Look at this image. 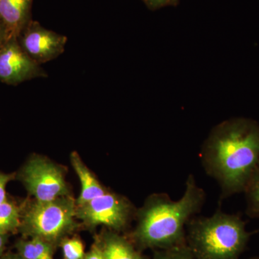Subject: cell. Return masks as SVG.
Returning <instances> with one entry per match:
<instances>
[{"label": "cell", "mask_w": 259, "mask_h": 259, "mask_svg": "<svg viewBox=\"0 0 259 259\" xmlns=\"http://www.w3.org/2000/svg\"><path fill=\"white\" fill-rule=\"evenodd\" d=\"M249 237L241 218L220 209L209 217L194 216L186 227V243L195 259H239Z\"/></svg>", "instance_id": "obj_3"}, {"label": "cell", "mask_w": 259, "mask_h": 259, "mask_svg": "<svg viewBox=\"0 0 259 259\" xmlns=\"http://www.w3.org/2000/svg\"><path fill=\"white\" fill-rule=\"evenodd\" d=\"M7 41H8V37H7L6 32L2 24L0 23V49Z\"/></svg>", "instance_id": "obj_21"}, {"label": "cell", "mask_w": 259, "mask_h": 259, "mask_svg": "<svg viewBox=\"0 0 259 259\" xmlns=\"http://www.w3.org/2000/svg\"><path fill=\"white\" fill-rule=\"evenodd\" d=\"M250 259H259V257H254V258H252Z\"/></svg>", "instance_id": "obj_23"}, {"label": "cell", "mask_w": 259, "mask_h": 259, "mask_svg": "<svg viewBox=\"0 0 259 259\" xmlns=\"http://www.w3.org/2000/svg\"><path fill=\"white\" fill-rule=\"evenodd\" d=\"M47 73L20 47L18 39L8 40L0 49V81L18 85L35 78L47 77Z\"/></svg>", "instance_id": "obj_8"}, {"label": "cell", "mask_w": 259, "mask_h": 259, "mask_svg": "<svg viewBox=\"0 0 259 259\" xmlns=\"http://www.w3.org/2000/svg\"><path fill=\"white\" fill-rule=\"evenodd\" d=\"M32 0H0V23L6 32L8 40L18 39L30 21Z\"/></svg>", "instance_id": "obj_9"}, {"label": "cell", "mask_w": 259, "mask_h": 259, "mask_svg": "<svg viewBox=\"0 0 259 259\" xmlns=\"http://www.w3.org/2000/svg\"><path fill=\"white\" fill-rule=\"evenodd\" d=\"M14 178V175L13 174H5L0 171V203L6 200L7 185Z\"/></svg>", "instance_id": "obj_17"}, {"label": "cell", "mask_w": 259, "mask_h": 259, "mask_svg": "<svg viewBox=\"0 0 259 259\" xmlns=\"http://www.w3.org/2000/svg\"><path fill=\"white\" fill-rule=\"evenodd\" d=\"M71 165L81 182V193L76 200V206L82 205L89 201L105 194L107 190L83 163L79 154L73 152L70 156Z\"/></svg>", "instance_id": "obj_11"}, {"label": "cell", "mask_w": 259, "mask_h": 259, "mask_svg": "<svg viewBox=\"0 0 259 259\" xmlns=\"http://www.w3.org/2000/svg\"><path fill=\"white\" fill-rule=\"evenodd\" d=\"M0 259H24L18 253H8L3 254L0 256Z\"/></svg>", "instance_id": "obj_22"}, {"label": "cell", "mask_w": 259, "mask_h": 259, "mask_svg": "<svg viewBox=\"0 0 259 259\" xmlns=\"http://www.w3.org/2000/svg\"><path fill=\"white\" fill-rule=\"evenodd\" d=\"M247 199V214L259 218V165L244 191Z\"/></svg>", "instance_id": "obj_14"}, {"label": "cell", "mask_w": 259, "mask_h": 259, "mask_svg": "<svg viewBox=\"0 0 259 259\" xmlns=\"http://www.w3.org/2000/svg\"><path fill=\"white\" fill-rule=\"evenodd\" d=\"M20 47L38 64H45L64 52L67 37L30 21L18 37Z\"/></svg>", "instance_id": "obj_7"}, {"label": "cell", "mask_w": 259, "mask_h": 259, "mask_svg": "<svg viewBox=\"0 0 259 259\" xmlns=\"http://www.w3.org/2000/svg\"><path fill=\"white\" fill-rule=\"evenodd\" d=\"M20 179L29 193L38 202L70 195L62 168L44 156H31L22 168Z\"/></svg>", "instance_id": "obj_5"}, {"label": "cell", "mask_w": 259, "mask_h": 259, "mask_svg": "<svg viewBox=\"0 0 259 259\" xmlns=\"http://www.w3.org/2000/svg\"><path fill=\"white\" fill-rule=\"evenodd\" d=\"M146 0H145V2H146Z\"/></svg>", "instance_id": "obj_24"}, {"label": "cell", "mask_w": 259, "mask_h": 259, "mask_svg": "<svg viewBox=\"0 0 259 259\" xmlns=\"http://www.w3.org/2000/svg\"><path fill=\"white\" fill-rule=\"evenodd\" d=\"M76 201L71 195L49 202L35 200L22 211L20 231L24 236L37 238L54 247L76 229Z\"/></svg>", "instance_id": "obj_4"}, {"label": "cell", "mask_w": 259, "mask_h": 259, "mask_svg": "<svg viewBox=\"0 0 259 259\" xmlns=\"http://www.w3.org/2000/svg\"><path fill=\"white\" fill-rule=\"evenodd\" d=\"M105 259H149L131 240L115 231L105 232L97 241Z\"/></svg>", "instance_id": "obj_10"}, {"label": "cell", "mask_w": 259, "mask_h": 259, "mask_svg": "<svg viewBox=\"0 0 259 259\" xmlns=\"http://www.w3.org/2000/svg\"><path fill=\"white\" fill-rule=\"evenodd\" d=\"M152 259H195L187 244L154 250Z\"/></svg>", "instance_id": "obj_16"}, {"label": "cell", "mask_w": 259, "mask_h": 259, "mask_svg": "<svg viewBox=\"0 0 259 259\" xmlns=\"http://www.w3.org/2000/svg\"><path fill=\"white\" fill-rule=\"evenodd\" d=\"M134 214V207L125 197L108 191L86 204L76 206V218L85 226H103L117 233L125 229Z\"/></svg>", "instance_id": "obj_6"}, {"label": "cell", "mask_w": 259, "mask_h": 259, "mask_svg": "<svg viewBox=\"0 0 259 259\" xmlns=\"http://www.w3.org/2000/svg\"><path fill=\"white\" fill-rule=\"evenodd\" d=\"M177 0H146V3L150 8L156 9L166 5L173 4Z\"/></svg>", "instance_id": "obj_19"}, {"label": "cell", "mask_w": 259, "mask_h": 259, "mask_svg": "<svg viewBox=\"0 0 259 259\" xmlns=\"http://www.w3.org/2000/svg\"><path fill=\"white\" fill-rule=\"evenodd\" d=\"M200 156L223 197L244 192L259 165V124L245 117L223 121L209 133Z\"/></svg>", "instance_id": "obj_1"}, {"label": "cell", "mask_w": 259, "mask_h": 259, "mask_svg": "<svg viewBox=\"0 0 259 259\" xmlns=\"http://www.w3.org/2000/svg\"><path fill=\"white\" fill-rule=\"evenodd\" d=\"M22 209L11 201L0 203V233L8 235L20 229Z\"/></svg>", "instance_id": "obj_13"}, {"label": "cell", "mask_w": 259, "mask_h": 259, "mask_svg": "<svg viewBox=\"0 0 259 259\" xmlns=\"http://www.w3.org/2000/svg\"><path fill=\"white\" fill-rule=\"evenodd\" d=\"M205 199V192L192 175L179 200H172L165 193L151 194L138 211L137 224L131 241L139 250L166 249L187 244V223L200 212Z\"/></svg>", "instance_id": "obj_2"}, {"label": "cell", "mask_w": 259, "mask_h": 259, "mask_svg": "<svg viewBox=\"0 0 259 259\" xmlns=\"http://www.w3.org/2000/svg\"><path fill=\"white\" fill-rule=\"evenodd\" d=\"M83 259H105L103 254H102L101 248H100V245L97 241L93 245L91 250L85 254Z\"/></svg>", "instance_id": "obj_18"}, {"label": "cell", "mask_w": 259, "mask_h": 259, "mask_svg": "<svg viewBox=\"0 0 259 259\" xmlns=\"http://www.w3.org/2000/svg\"><path fill=\"white\" fill-rule=\"evenodd\" d=\"M56 247L37 238L20 240L17 242L18 253L24 259H54Z\"/></svg>", "instance_id": "obj_12"}, {"label": "cell", "mask_w": 259, "mask_h": 259, "mask_svg": "<svg viewBox=\"0 0 259 259\" xmlns=\"http://www.w3.org/2000/svg\"><path fill=\"white\" fill-rule=\"evenodd\" d=\"M64 259H83L85 256L84 245L78 238H66L61 242Z\"/></svg>", "instance_id": "obj_15"}, {"label": "cell", "mask_w": 259, "mask_h": 259, "mask_svg": "<svg viewBox=\"0 0 259 259\" xmlns=\"http://www.w3.org/2000/svg\"><path fill=\"white\" fill-rule=\"evenodd\" d=\"M8 235L0 233V256L4 254L5 247L8 243Z\"/></svg>", "instance_id": "obj_20"}]
</instances>
